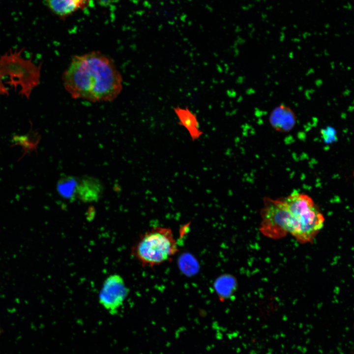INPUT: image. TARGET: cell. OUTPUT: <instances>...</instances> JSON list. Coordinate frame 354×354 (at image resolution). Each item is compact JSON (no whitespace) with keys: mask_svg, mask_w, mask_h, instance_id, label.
<instances>
[{"mask_svg":"<svg viewBox=\"0 0 354 354\" xmlns=\"http://www.w3.org/2000/svg\"><path fill=\"white\" fill-rule=\"evenodd\" d=\"M128 289L122 277L117 274L104 280L98 294L99 303L111 314L116 313L124 303Z\"/></svg>","mask_w":354,"mask_h":354,"instance_id":"obj_5","label":"cell"},{"mask_svg":"<svg viewBox=\"0 0 354 354\" xmlns=\"http://www.w3.org/2000/svg\"><path fill=\"white\" fill-rule=\"evenodd\" d=\"M62 80L72 98L93 102L113 101L122 88V78L113 60L98 51L73 56Z\"/></svg>","mask_w":354,"mask_h":354,"instance_id":"obj_1","label":"cell"},{"mask_svg":"<svg viewBox=\"0 0 354 354\" xmlns=\"http://www.w3.org/2000/svg\"><path fill=\"white\" fill-rule=\"evenodd\" d=\"M178 252L172 230L156 226L140 236L131 247L132 256L143 266L150 267L169 261Z\"/></svg>","mask_w":354,"mask_h":354,"instance_id":"obj_4","label":"cell"},{"mask_svg":"<svg viewBox=\"0 0 354 354\" xmlns=\"http://www.w3.org/2000/svg\"><path fill=\"white\" fill-rule=\"evenodd\" d=\"M296 121L295 114L289 107L281 104L275 107L269 116V122L275 130L287 132L292 130Z\"/></svg>","mask_w":354,"mask_h":354,"instance_id":"obj_6","label":"cell"},{"mask_svg":"<svg viewBox=\"0 0 354 354\" xmlns=\"http://www.w3.org/2000/svg\"><path fill=\"white\" fill-rule=\"evenodd\" d=\"M48 9L55 15L66 18L85 7L90 0H44Z\"/></svg>","mask_w":354,"mask_h":354,"instance_id":"obj_8","label":"cell"},{"mask_svg":"<svg viewBox=\"0 0 354 354\" xmlns=\"http://www.w3.org/2000/svg\"><path fill=\"white\" fill-rule=\"evenodd\" d=\"M321 134L325 142H330L336 138L335 132L331 127H327L321 130Z\"/></svg>","mask_w":354,"mask_h":354,"instance_id":"obj_9","label":"cell"},{"mask_svg":"<svg viewBox=\"0 0 354 354\" xmlns=\"http://www.w3.org/2000/svg\"><path fill=\"white\" fill-rule=\"evenodd\" d=\"M24 49H11L0 56V94L11 91L30 98L40 84L41 64H36L32 57L23 56Z\"/></svg>","mask_w":354,"mask_h":354,"instance_id":"obj_3","label":"cell"},{"mask_svg":"<svg viewBox=\"0 0 354 354\" xmlns=\"http://www.w3.org/2000/svg\"><path fill=\"white\" fill-rule=\"evenodd\" d=\"M274 221L281 237L289 233L299 242L305 243L323 228L324 219L310 196L295 192L279 198Z\"/></svg>","mask_w":354,"mask_h":354,"instance_id":"obj_2","label":"cell"},{"mask_svg":"<svg viewBox=\"0 0 354 354\" xmlns=\"http://www.w3.org/2000/svg\"></svg>","mask_w":354,"mask_h":354,"instance_id":"obj_10","label":"cell"},{"mask_svg":"<svg viewBox=\"0 0 354 354\" xmlns=\"http://www.w3.org/2000/svg\"><path fill=\"white\" fill-rule=\"evenodd\" d=\"M173 110L177 118L178 124L187 130L192 140L200 138L203 132L197 114L185 106L177 105L173 107Z\"/></svg>","mask_w":354,"mask_h":354,"instance_id":"obj_7","label":"cell"}]
</instances>
